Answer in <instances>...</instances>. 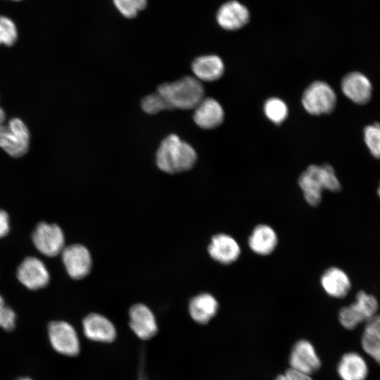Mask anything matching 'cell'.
Masks as SVG:
<instances>
[{
    "label": "cell",
    "instance_id": "obj_22",
    "mask_svg": "<svg viewBox=\"0 0 380 380\" xmlns=\"http://www.w3.org/2000/svg\"><path fill=\"white\" fill-rule=\"evenodd\" d=\"M337 370L343 380H365L368 372L365 361L355 353L345 354L338 363Z\"/></svg>",
    "mask_w": 380,
    "mask_h": 380
},
{
    "label": "cell",
    "instance_id": "obj_29",
    "mask_svg": "<svg viewBox=\"0 0 380 380\" xmlns=\"http://www.w3.org/2000/svg\"><path fill=\"white\" fill-rule=\"evenodd\" d=\"M15 312L6 303L0 295V327L7 331H11L15 325Z\"/></svg>",
    "mask_w": 380,
    "mask_h": 380
},
{
    "label": "cell",
    "instance_id": "obj_20",
    "mask_svg": "<svg viewBox=\"0 0 380 380\" xmlns=\"http://www.w3.org/2000/svg\"><path fill=\"white\" fill-rule=\"evenodd\" d=\"M277 244V234L272 227L266 224L255 227L248 239L251 249L261 255L270 254Z\"/></svg>",
    "mask_w": 380,
    "mask_h": 380
},
{
    "label": "cell",
    "instance_id": "obj_4",
    "mask_svg": "<svg viewBox=\"0 0 380 380\" xmlns=\"http://www.w3.org/2000/svg\"><path fill=\"white\" fill-rule=\"evenodd\" d=\"M30 139L27 125L18 118L11 119L0 127V147L12 157L25 155L29 148Z\"/></svg>",
    "mask_w": 380,
    "mask_h": 380
},
{
    "label": "cell",
    "instance_id": "obj_17",
    "mask_svg": "<svg viewBox=\"0 0 380 380\" xmlns=\"http://www.w3.org/2000/svg\"><path fill=\"white\" fill-rule=\"evenodd\" d=\"M194 120L203 129H210L218 127L224 120L223 108L213 98L203 99L194 108Z\"/></svg>",
    "mask_w": 380,
    "mask_h": 380
},
{
    "label": "cell",
    "instance_id": "obj_35",
    "mask_svg": "<svg viewBox=\"0 0 380 380\" xmlns=\"http://www.w3.org/2000/svg\"><path fill=\"white\" fill-rule=\"evenodd\" d=\"M14 1H19V0H14Z\"/></svg>",
    "mask_w": 380,
    "mask_h": 380
},
{
    "label": "cell",
    "instance_id": "obj_32",
    "mask_svg": "<svg viewBox=\"0 0 380 380\" xmlns=\"http://www.w3.org/2000/svg\"><path fill=\"white\" fill-rule=\"evenodd\" d=\"M6 115L4 110L0 107V127L4 123Z\"/></svg>",
    "mask_w": 380,
    "mask_h": 380
},
{
    "label": "cell",
    "instance_id": "obj_30",
    "mask_svg": "<svg viewBox=\"0 0 380 380\" xmlns=\"http://www.w3.org/2000/svg\"><path fill=\"white\" fill-rule=\"evenodd\" d=\"M10 231L9 216L6 211L0 209V238L6 236Z\"/></svg>",
    "mask_w": 380,
    "mask_h": 380
},
{
    "label": "cell",
    "instance_id": "obj_7",
    "mask_svg": "<svg viewBox=\"0 0 380 380\" xmlns=\"http://www.w3.org/2000/svg\"><path fill=\"white\" fill-rule=\"evenodd\" d=\"M32 240L37 250L47 257L59 255L65 248L63 232L54 223H38L32 232Z\"/></svg>",
    "mask_w": 380,
    "mask_h": 380
},
{
    "label": "cell",
    "instance_id": "obj_31",
    "mask_svg": "<svg viewBox=\"0 0 380 380\" xmlns=\"http://www.w3.org/2000/svg\"><path fill=\"white\" fill-rule=\"evenodd\" d=\"M275 380H297L288 373L285 372L284 374L279 375Z\"/></svg>",
    "mask_w": 380,
    "mask_h": 380
},
{
    "label": "cell",
    "instance_id": "obj_23",
    "mask_svg": "<svg viewBox=\"0 0 380 380\" xmlns=\"http://www.w3.org/2000/svg\"><path fill=\"white\" fill-rule=\"evenodd\" d=\"M362 346L364 350L380 364V314L367 321L362 336Z\"/></svg>",
    "mask_w": 380,
    "mask_h": 380
},
{
    "label": "cell",
    "instance_id": "obj_18",
    "mask_svg": "<svg viewBox=\"0 0 380 380\" xmlns=\"http://www.w3.org/2000/svg\"><path fill=\"white\" fill-rule=\"evenodd\" d=\"M194 74L200 81L213 82L223 75L224 66L222 59L215 55L199 56L191 65Z\"/></svg>",
    "mask_w": 380,
    "mask_h": 380
},
{
    "label": "cell",
    "instance_id": "obj_24",
    "mask_svg": "<svg viewBox=\"0 0 380 380\" xmlns=\"http://www.w3.org/2000/svg\"><path fill=\"white\" fill-rule=\"evenodd\" d=\"M264 113L266 117L275 124H280L288 115L286 104L279 98H270L264 104Z\"/></svg>",
    "mask_w": 380,
    "mask_h": 380
},
{
    "label": "cell",
    "instance_id": "obj_12",
    "mask_svg": "<svg viewBox=\"0 0 380 380\" xmlns=\"http://www.w3.org/2000/svg\"><path fill=\"white\" fill-rule=\"evenodd\" d=\"M250 13L246 6L236 0L224 3L217 10L216 20L226 30H236L248 23Z\"/></svg>",
    "mask_w": 380,
    "mask_h": 380
},
{
    "label": "cell",
    "instance_id": "obj_10",
    "mask_svg": "<svg viewBox=\"0 0 380 380\" xmlns=\"http://www.w3.org/2000/svg\"><path fill=\"white\" fill-rule=\"evenodd\" d=\"M61 258L67 273L72 279H82L91 270L90 253L81 244H71L65 247L61 253Z\"/></svg>",
    "mask_w": 380,
    "mask_h": 380
},
{
    "label": "cell",
    "instance_id": "obj_9",
    "mask_svg": "<svg viewBox=\"0 0 380 380\" xmlns=\"http://www.w3.org/2000/svg\"><path fill=\"white\" fill-rule=\"evenodd\" d=\"M16 276L19 281L30 290H39L48 285L50 274L42 260L34 256L25 258L19 265Z\"/></svg>",
    "mask_w": 380,
    "mask_h": 380
},
{
    "label": "cell",
    "instance_id": "obj_28",
    "mask_svg": "<svg viewBox=\"0 0 380 380\" xmlns=\"http://www.w3.org/2000/svg\"><path fill=\"white\" fill-rule=\"evenodd\" d=\"M18 37V31L14 23L5 16H0V44L12 46Z\"/></svg>",
    "mask_w": 380,
    "mask_h": 380
},
{
    "label": "cell",
    "instance_id": "obj_21",
    "mask_svg": "<svg viewBox=\"0 0 380 380\" xmlns=\"http://www.w3.org/2000/svg\"><path fill=\"white\" fill-rule=\"evenodd\" d=\"M321 284L327 294L335 298H343L350 288L347 274L338 267H330L323 274Z\"/></svg>",
    "mask_w": 380,
    "mask_h": 380
},
{
    "label": "cell",
    "instance_id": "obj_8",
    "mask_svg": "<svg viewBox=\"0 0 380 380\" xmlns=\"http://www.w3.org/2000/svg\"><path fill=\"white\" fill-rule=\"evenodd\" d=\"M48 333L52 347L59 353L75 356L80 353V341L74 327L64 321L49 323Z\"/></svg>",
    "mask_w": 380,
    "mask_h": 380
},
{
    "label": "cell",
    "instance_id": "obj_6",
    "mask_svg": "<svg viewBox=\"0 0 380 380\" xmlns=\"http://www.w3.org/2000/svg\"><path fill=\"white\" fill-rule=\"evenodd\" d=\"M377 310L378 302L375 297L360 291L357 294L355 303L341 309L339 321L346 329H353L358 324L374 317Z\"/></svg>",
    "mask_w": 380,
    "mask_h": 380
},
{
    "label": "cell",
    "instance_id": "obj_3",
    "mask_svg": "<svg viewBox=\"0 0 380 380\" xmlns=\"http://www.w3.org/2000/svg\"><path fill=\"white\" fill-rule=\"evenodd\" d=\"M172 110L194 109L204 99V89L197 78L186 76L172 82L163 83L158 87Z\"/></svg>",
    "mask_w": 380,
    "mask_h": 380
},
{
    "label": "cell",
    "instance_id": "obj_34",
    "mask_svg": "<svg viewBox=\"0 0 380 380\" xmlns=\"http://www.w3.org/2000/svg\"><path fill=\"white\" fill-rule=\"evenodd\" d=\"M378 194H379V196L380 197V185H379V189H378Z\"/></svg>",
    "mask_w": 380,
    "mask_h": 380
},
{
    "label": "cell",
    "instance_id": "obj_27",
    "mask_svg": "<svg viewBox=\"0 0 380 380\" xmlns=\"http://www.w3.org/2000/svg\"><path fill=\"white\" fill-rule=\"evenodd\" d=\"M113 1L117 10L127 18H135L147 4L146 0H113Z\"/></svg>",
    "mask_w": 380,
    "mask_h": 380
},
{
    "label": "cell",
    "instance_id": "obj_26",
    "mask_svg": "<svg viewBox=\"0 0 380 380\" xmlns=\"http://www.w3.org/2000/svg\"><path fill=\"white\" fill-rule=\"evenodd\" d=\"M364 140L371 154L380 158V124L374 123L365 127Z\"/></svg>",
    "mask_w": 380,
    "mask_h": 380
},
{
    "label": "cell",
    "instance_id": "obj_1",
    "mask_svg": "<svg viewBox=\"0 0 380 380\" xmlns=\"http://www.w3.org/2000/svg\"><path fill=\"white\" fill-rule=\"evenodd\" d=\"M196 159L197 154L194 148L176 134H170L165 138L156 153L157 166L169 174L190 170Z\"/></svg>",
    "mask_w": 380,
    "mask_h": 380
},
{
    "label": "cell",
    "instance_id": "obj_13",
    "mask_svg": "<svg viewBox=\"0 0 380 380\" xmlns=\"http://www.w3.org/2000/svg\"><path fill=\"white\" fill-rule=\"evenodd\" d=\"M289 363L291 368L309 375L318 370L321 365L313 346L307 340L298 341L293 346Z\"/></svg>",
    "mask_w": 380,
    "mask_h": 380
},
{
    "label": "cell",
    "instance_id": "obj_19",
    "mask_svg": "<svg viewBox=\"0 0 380 380\" xmlns=\"http://www.w3.org/2000/svg\"><path fill=\"white\" fill-rule=\"evenodd\" d=\"M218 303L213 296L208 293L194 297L189 304L191 317L201 324H207L217 313Z\"/></svg>",
    "mask_w": 380,
    "mask_h": 380
},
{
    "label": "cell",
    "instance_id": "obj_5",
    "mask_svg": "<svg viewBox=\"0 0 380 380\" xmlns=\"http://www.w3.org/2000/svg\"><path fill=\"white\" fill-rule=\"evenodd\" d=\"M336 103L334 89L326 82L316 81L304 91L302 104L310 114L319 115L333 111Z\"/></svg>",
    "mask_w": 380,
    "mask_h": 380
},
{
    "label": "cell",
    "instance_id": "obj_33",
    "mask_svg": "<svg viewBox=\"0 0 380 380\" xmlns=\"http://www.w3.org/2000/svg\"><path fill=\"white\" fill-rule=\"evenodd\" d=\"M16 380H32L27 377H23V378H20V379H18Z\"/></svg>",
    "mask_w": 380,
    "mask_h": 380
},
{
    "label": "cell",
    "instance_id": "obj_15",
    "mask_svg": "<svg viewBox=\"0 0 380 380\" xmlns=\"http://www.w3.org/2000/svg\"><path fill=\"white\" fill-rule=\"evenodd\" d=\"M84 335L91 341L111 343L116 338L113 324L106 317L98 313H90L82 321Z\"/></svg>",
    "mask_w": 380,
    "mask_h": 380
},
{
    "label": "cell",
    "instance_id": "obj_16",
    "mask_svg": "<svg viewBox=\"0 0 380 380\" xmlns=\"http://www.w3.org/2000/svg\"><path fill=\"white\" fill-rule=\"evenodd\" d=\"M208 253L215 260L227 265L238 259L241 249L234 238L225 234H217L211 239Z\"/></svg>",
    "mask_w": 380,
    "mask_h": 380
},
{
    "label": "cell",
    "instance_id": "obj_14",
    "mask_svg": "<svg viewBox=\"0 0 380 380\" xmlns=\"http://www.w3.org/2000/svg\"><path fill=\"white\" fill-rule=\"evenodd\" d=\"M341 90L353 102L365 104L371 99L372 86L366 75L360 72H351L343 78Z\"/></svg>",
    "mask_w": 380,
    "mask_h": 380
},
{
    "label": "cell",
    "instance_id": "obj_11",
    "mask_svg": "<svg viewBox=\"0 0 380 380\" xmlns=\"http://www.w3.org/2000/svg\"><path fill=\"white\" fill-rule=\"evenodd\" d=\"M129 315V327L139 338L147 341L156 335L157 322L148 307L141 303L135 304L130 308Z\"/></svg>",
    "mask_w": 380,
    "mask_h": 380
},
{
    "label": "cell",
    "instance_id": "obj_25",
    "mask_svg": "<svg viewBox=\"0 0 380 380\" xmlns=\"http://www.w3.org/2000/svg\"><path fill=\"white\" fill-rule=\"evenodd\" d=\"M141 108L145 113L150 115L172 110L164 97L158 91L144 97L141 101Z\"/></svg>",
    "mask_w": 380,
    "mask_h": 380
},
{
    "label": "cell",
    "instance_id": "obj_2",
    "mask_svg": "<svg viewBox=\"0 0 380 380\" xmlns=\"http://www.w3.org/2000/svg\"><path fill=\"white\" fill-rule=\"evenodd\" d=\"M298 184L308 204L317 206L322 200L324 189L338 191L340 182L333 167L324 164L321 166L310 165L300 176Z\"/></svg>",
    "mask_w": 380,
    "mask_h": 380
}]
</instances>
